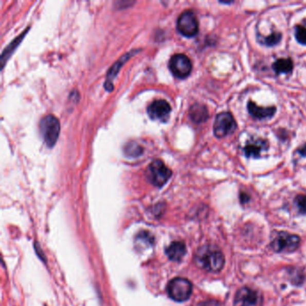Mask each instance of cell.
Wrapping results in <instances>:
<instances>
[{
  "label": "cell",
  "instance_id": "6da1fadb",
  "mask_svg": "<svg viewBox=\"0 0 306 306\" xmlns=\"http://www.w3.org/2000/svg\"><path fill=\"white\" fill-rule=\"evenodd\" d=\"M195 261L205 271L219 272L225 265V256L218 247L205 245L197 250Z\"/></svg>",
  "mask_w": 306,
  "mask_h": 306
},
{
  "label": "cell",
  "instance_id": "7a4b0ae2",
  "mask_svg": "<svg viewBox=\"0 0 306 306\" xmlns=\"http://www.w3.org/2000/svg\"><path fill=\"white\" fill-rule=\"evenodd\" d=\"M60 124L59 120L53 115H47L40 122V132L45 144L52 148L56 144L60 136Z\"/></svg>",
  "mask_w": 306,
  "mask_h": 306
},
{
  "label": "cell",
  "instance_id": "7402d4cb",
  "mask_svg": "<svg viewBox=\"0 0 306 306\" xmlns=\"http://www.w3.org/2000/svg\"><path fill=\"white\" fill-rule=\"evenodd\" d=\"M240 201L242 203H246L249 201V196L246 193H241L240 195Z\"/></svg>",
  "mask_w": 306,
  "mask_h": 306
},
{
  "label": "cell",
  "instance_id": "4fadbf2b",
  "mask_svg": "<svg viewBox=\"0 0 306 306\" xmlns=\"http://www.w3.org/2000/svg\"><path fill=\"white\" fill-rule=\"evenodd\" d=\"M136 52L135 50L132 51L131 53H127L126 55H124L123 57H121L120 60L117 61L116 63L113 65V67H111V69H110L109 72L107 73V77H106V81H105V89L107 91H113V79L114 78L116 77L117 74L119 73V71H120V67L121 66L123 65L126 61H127L130 58H131L132 55H133L134 53Z\"/></svg>",
  "mask_w": 306,
  "mask_h": 306
},
{
  "label": "cell",
  "instance_id": "8992f818",
  "mask_svg": "<svg viewBox=\"0 0 306 306\" xmlns=\"http://www.w3.org/2000/svg\"><path fill=\"white\" fill-rule=\"evenodd\" d=\"M177 29L185 37H194L199 32V23L192 11H184L177 21Z\"/></svg>",
  "mask_w": 306,
  "mask_h": 306
},
{
  "label": "cell",
  "instance_id": "52a82bcc",
  "mask_svg": "<svg viewBox=\"0 0 306 306\" xmlns=\"http://www.w3.org/2000/svg\"><path fill=\"white\" fill-rule=\"evenodd\" d=\"M169 68L174 77L183 79L190 76V72L192 70V64L186 55L179 53L171 58Z\"/></svg>",
  "mask_w": 306,
  "mask_h": 306
},
{
  "label": "cell",
  "instance_id": "44dd1931",
  "mask_svg": "<svg viewBox=\"0 0 306 306\" xmlns=\"http://www.w3.org/2000/svg\"><path fill=\"white\" fill-rule=\"evenodd\" d=\"M295 204L301 214H306V195H298L295 200Z\"/></svg>",
  "mask_w": 306,
  "mask_h": 306
},
{
  "label": "cell",
  "instance_id": "277c9868",
  "mask_svg": "<svg viewBox=\"0 0 306 306\" xmlns=\"http://www.w3.org/2000/svg\"><path fill=\"white\" fill-rule=\"evenodd\" d=\"M168 296L176 302H184L190 298L192 293V285L188 279L176 278L167 286Z\"/></svg>",
  "mask_w": 306,
  "mask_h": 306
},
{
  "label": "cell",
  "instance_id": "d6986e66",
  "mask_svg": "<svg viewBox=\"0 0 306 306\" xmlns=\"http://www.w3.org/2000/svg\"><path fill=\"white\" fill-rule=\"evenodd\" d=\"M282 34L280 32H274L271 33V35L267 36L264 39V44L267 46L277 45L281 41Z\"/></svg>",
  "mask_w": 306,
  "mask_h": 306
},
{
  "label": "cell",
  "instance_id": "3957f363",
  "mask_svg": "<svg viewBox=\"0 0 306 306\" xmlns=\"http://www.w3.org/2000/svg\"><path fill=\"white\" fill-rule=\"evenodd\" d=\"M148 179L153 185L156 187H163L166 184L172 176V171L165 165L162 160H154L148 166L147 171Z\"/></svg>",
  "mask_w": 306,
  "mask_h": 306
},
{
  "label": "cell",
  "instance_id": "30bf717a",
  "mask_svg": "<svg viewBox=\"0 0 306 306\" xmlns=\"http://www.w3.org/2000/svg\"><path fill=\"white\" fill-rule=\"evenodd\" d=\"M258 303L257 293L249 287H243L236 293L233 306H256Z\"/></svg>",
  "mask_w": 306,
  "mask_h": 306
},
{
  "label": "cell",
  "instance_id": "5bb4252c",
  "mask_svg": "<svg viewBox=\"0 0 306 306\" xmlns=\"http://www.w3.org/2000/svg\"><path fill=\"white\" fill-rule=\"evenodd\" d=\"M166 255L171 261H181L186 254V246L183 242H173L166 250Z\"/></svg>",
  "mask_w": 306,
  "mask_h": 306
},
{
  "label": "cell",
  "instance_id": "2e32d148",
  "mask_svg": "<svg viewBox=\"0 0 306 306\" xmlns=\"http://www.w3.org/2000/svg\"><path fill=\"white\" fill-rule=\"evenodd\" d=\"M272 67L276 74H289L294 68V62L291 59H279L275 61Z\"/></svg>",
  "mask_w": 306,
  "mask_h": 306
},
{
  "label": "cell",
  "instance_id": "ba28073f",
  "mask_svg": "<svg viewBox=\"0 0 306 306\" xmlns=\"http://www.w3.org/2000/svg\"><path fill=\"white\" fill-rule=\"evenodd\" d=\"M236 129V120L230 113H221L215 118L214 134L222 138L232 134Z\"/></svg>",
  "mask_w": 306,
  "mask_h": 306
},
{
  "label": "cell",
  "instance_id": "e0dca14e",
  "mask_svg": "<svg viewBox=\"0 0 306 306\" xmlns=\"http://www.w3.org/2000/svg\"><path fill=\"white\" fill-rule=\"evenodd\" d=\"M124 152L128 156L131 157H136L140 155L143 153V148H141L139 145L135 142H131L126 145V147L124 148Z\"/></svg>",
  "mask_w": 306,
  "mask_h": 306
},
{
  "label": "cell",
  "instance_id": "9c48e42d",
  "mask_svg": "<svg viewBox=\"0 0 306 306\" xmlns=\"http://www.w3.org/2000/svg\"><path fill=\"white\" fill-rule=\"evenodd\" d=\"M172 109L166 100H156L148 106V113L150 119L165 123L169 120Z\"/></svg>",
  "mask_w": 306,
  "mask_h": 306
},
{
  "label": "cell",
  "instance_id": "ac0fdd59",
  "mask_svg": "<svg viewBox=\"0 0 306 306\" xmlns=\"http://www.w3.org/2000/svg\"><path fill=\"white\" fill-rule=\"evenodd\" d=\"M27 32V30H26V31H25V32H24L23 34L19 35V37H17L16 39L14 40V42H13V43H11L10 45L8 46L7 49H5V51H4L3 54H2V66H4V64H5V60H7V59H8L7 57L9 56L11 53L14 51V49H15V48L17 47L18 44L20 43L21 40L24 38V35H25V32Z\"/></svg>",
  "mask_w": 306,
  "mask_h": 306
},
{
  "label": "cell",
  "instance_id": "ffe728a7",
  "mask_svg": "<svg viewBox=\"0 0 306 306\" xmlns=\"http://www.w3.org/2000/svg\"><path fill=\"white\" fill-rule=\"evenodd\" d=\"M296 38L298 43L306 45V26L301 25L296 26Z\"/></svg>",
  "mask_w": 306,
  "mask_h": 306
},
{
  "label": "cell",
  "instance_id": "8fae6325",
  "mask_svg": "<svg viewBox=\"0 0 306 306\" xmlns=\"http://www.w3.org/2000/svg\"><path fill=\"white\" fill-rule=\"evenodd\" d=\"M267 141L264 139H254L253 141H249L244 148V153L247 157H253V158H259L261 157V153L267 150Z\"/></svg>",
  "mask_w": 306,
  "mask_h": 306
},
{
  "label": "cell",
  "instance_id": "5b68a950",
  "mask_svg": "<svg viewBox=\"0 0 306 306\" xmlns=\"http://www.w3.org/2000/svg\"><path fill=\"white\" fill-rule=\"evenodd\" d=\"M301 240L298 236L289 232H279L271 243L272 249L277 253H293L298 249Z\"/></svg>",
  "mask_w": 306,
  "mask_h": 306
},
{
  "label": "cell",
  "instance_id": "9a60e30c",
  "mask_svg": "<svg viewBox=\"0 0 306 306\" xmlns=\"http://www.w3.org/2000/svg\"><path fill=\"white\" fill-rule=\"evenodd\" d=\"M209 114L206 106L201 103H195L190 107V118L194 123H203L208 120Z\"/></svg>",
  "mask_w": 306,
  "mask_h": 306
},
{
  "label": "cell",
  "instance_id": "7c38bea8",
  "mask_svg": "<svg viewBox=\"0 0 306 306\" xmlns=\"http://www.w3.org/2000/svg\"><path fill=\"white\" fill-rule=\"evenodd\" d=\"M247 107H248V112H249L250 115L255 119H258V120H262V119L274 116L276 111H277L276 107H274V106H272V107H260L255 102H251V101L248 102Z\"/></svg>",
  "mask_w": 306,
  "mask_h": 306
},
{
  "label": "cell",
  "instance_id": "603a6c76",
  "mask_svg": "<svg viewBox=\"0 0 306 306\" xmlns=\"http://www.w3.org/2000/svg\"><path fill=\"white\" fill-rule=\"evenodd\" d=\"M298 152H299V154L301 155H303V156H305L306 157V145L303 146L302 148H300L298 149Z\"/></svg>",
  "mask_w": 306,
  "mask_h": 306
}]
</instances>
